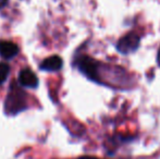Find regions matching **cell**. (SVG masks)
Listing matches in <instances>:
<instances>
[{
	"instance_id": "1",
	"label": "cell",
	"mask_w": 160,
	"mask_h": 159,
	"mask_svg": "<svg viewBox=\"0 0 160 159\" xmlns=\"http://www.w3.org/2000/svg\"><path fill=\"white\" fill-rule=\"evenodd\" d=\"M78 69L89 80L96 83H100V73H99V62L88 56H80L75 62Z\"/></svg>"
},
{
	"instance_id": "2",
	"label": "cell",
	"mask_w": 160,
	"mask_h": 159,
	"mask_svg": "<svg viewBox=\"0 0 160 159\" xmlns=\"http://www.w3.org/2000/svg\"><path fill=\"white\" fill-rule=\"evenodd\" d=\"M6 99V112L9 115H14L25 109L24 94L18 87H15V89H11Z\"/></svg>"
},
{
	"instance_id": "3",
	"label": "cell",
	"mask_w": 160,
	"mask_h": 159,
	"mask_svg": "<svg viewBox=\"0 0 160 159\" xmlns=\"http://www.w3.org/2000/svg\"><path fill=\"white\" fill-rule=\"evenodd\" d=\"M139 44H141V38L138 35L134 32H130L118 40L116 48L122 55H130L138 49Z\"/></svg>"
},
{
	"instance_id": "4",
	"label": "cell",
	"mask_w": 160,
	"mask_h": 159,
	"mask_svg": "<svg viewBox=\"0 0 160 159\" xmlns=\"http://www.w3.org/2000/svg\"><path fill=\"white\" fill-rule=\"evenodd\" d=\"M19 83L24 87L35 88L38 85V77L31 69H23L19 74Z\"/></svg>"
},
{
	"instance_id": "5",
	"label": "cell",
	"mask_w": 160,
	"mask_h": 159,
	"mask_svg": "<svg viewBox=\"0 0 160 159\" xmlns=\"http://www.w3.org/2000/svg\"><path fill=\"white\" fill-rule=\"evenodd\" d=\"M19 53L17 44L9 40H0V56L4 59H12Z\"/></svg>"
},
{
	"instance_id": "6",
	"label": "cell",
	"mask_w": 160,
	"mask_h": 159,
	"mask_svg": "<svg viewBox=\"0 0 160 159\" xmlns=\"http://www.w3.org/2000/svg\"><path fill=\"white\" fill-rule=\"evenodd\" d=\"M62 64H63V61H62L61 57L53 55L46 58L40 63V69L44 71H48V72H55V71H59L62 68Z\"/></svg>"
},
{
	"instance_id": "7",
	"label": "cell",
	"mask_w": 160,
	"mask_h": 159,
	"mask_svg": "<svg viewBox=\"0 0 160 159\" xmlns=\"http://www.w3.org/2000/svg\"><path fill=\"white\" fill-rule=\"evenodd\" d=\"M9 72H10V67L9 64L4 63V62H1L0 63V85L7 80L9 75Z\"/></svg>"
},
{
	"instance_id": "8",
	"label": "cell",
	"mask_w": 160,
	"mask_h": 159,
	"mask_svg": "<svg viewBox=\"0 0 160 159\" xmlns=\"http://www.w3.org/2000/svg\"><path fill=\"white\" fill-rule=\"evenodd\" d=\"M8 2H9V0H0V9L4 8V7L8 4Z\"/></svg>"
},
{
	"instance_id": "9",
	"label": "cell",
	"mask_w": 160,
	"mask_h": 159,
	"mask_svg": "<svg viewBox=\"0 0 160 159\" xmlns=\"http://www.w3.org/2000/svg\"><path fill=\"white\" fill-rule=\"evenodd\" d=\"M78 159H99L96 157H92V156H83V157H80Z\"/></svg>"
},
{
	"instance_id": "10",
	"label": "cell",
	"mask_w": 160,
	"mask_h": 159,
	"mask_svg": "<svg viewBox=\"0 0 160 159\" xmlns=\"http://www.w3.org/2000/svg\"><path fill=\"white\" fill-rule=\"evenodd\" d=\"M157 62H158V64L160 66V47H159L158 52H157Z\"/></svg>"
}]
</instances>
